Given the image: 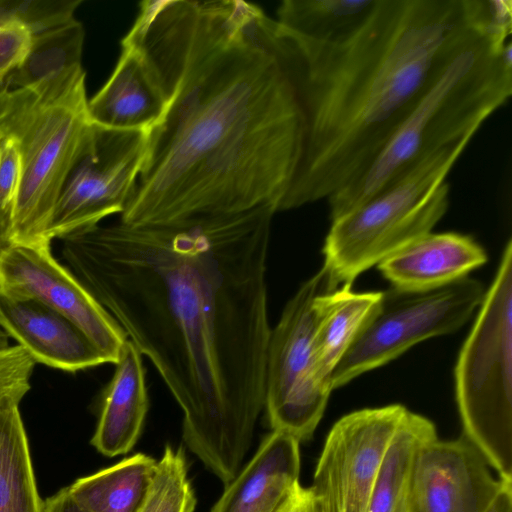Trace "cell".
Masks as SVG:
<instances>
[{
    "label": "cell",
    "mask_w": 512,
    "mask_h": 512,
    "mask_svg": "<svg viewBox=\"0 0 512 512\" xmlns=\"http://www.w3.org/2000/svg\"><path fill=\"white\" fill-rule=\"evenodd\" d=\"M67 10L66 0H0V88L13 83L33 53L38 35Z\"/></svg>",
    "instance_id": "obj_23"
},
{
    "label": "cell",
    "mask_w": 512,
    "mask_h": 512,
    "mask_svg": "<svg viewBox=\"0 0 512 512\" xmlns=\"http://www.w3.org/2000/svg\"><path fill=\"white\" fill-rule=\"evenodd\" d=\"M149 131L94 124L92 136L57 199L49 226L51 241L124 212L146 158Z\"/></svg>",
    "instance_id": "obj_10"
},
{
    "label": "cell",
    "mask_w": 512,
    "mask_h": 512,
    "mask_svg": "<svg viewBox=\"0 0 512 512\" xmlns=\"http://www.w3.org/2000/svg\"><path fill=\"white\" fill-rule=\"evenodd\" d=\"M508 37L476 16L446 44L402 121L370 164L326 200L331 221L367 201L436 151L471 140L512 94Z\"/></svg>",
    "instance_id": "obj_4"
},
{
    "label": "cell",
    "mask_w": 512,
    "mask_h": 512,
    "mask_svg": "<svg viewBox=\"0 0 512 512\" xmlns=\"http://www.w3.org/2000/svg\"><path fill=\"white\" fill-rule=\"evenodd\" d=\"M469 140L422 159L375 195L332 221L323 268L332 285H352L362 272L431 232L449 205L446 178Z\"/></svg>",
    "instance_id": "obj_6"
},
{
    "label": "cell",
    "mask_w": 512,
    "mask_h": 512,
    "mask_svg": "<svg viewBox=\"0 0 512 512\" xmlns=\"http://www.w3.org/2000/svg\"><path fill=\"white\" fill-rule=\"evenodd\" d=\"M21 169L16 141L0 131V220L8 227L19 191Z\"/></svg>",
    "instance_id": "obj_26"
},
{
    "label": "cell",
    "mask_w": 512,
    "mask_h": 512,
    "mask_svg": "<svg viewBox=\"0 0 512 512\" xmlns=\"http://www.w3.org/2000/svg\"><path fill=\"white\" fill-rule=\"evenodd\" d=\"M486 261L484 249L470 236L430 232L377 266L393 287L424 291L464 278Z\"/></svg>",
    "instance_id": "obj_16"
},
{
    "label": "cell",
    "mask_w": 512,
    "mask_h": 512,
    "mask_svg": "<svg viewBox=\"0 0 512 512\" xmlns=\"http://www.w3.org/2000/svg\"><path fill=\"white\" fill-rule=\"evenodd\" d=\"M81 62L26 84L0 88V131L17 143L21 181L8 242L51 243L49 226L62 187L94 129Z\"/></svg>",
    "instance_id": "obj_5"
},
{
    "label": "cell",
    "mask_w": 512,
    "mask_h": 512,
    "mask_svg": "<svg viewBox=\"0 0 512 512\" xmlns=\"http://www.w3.org/2000/svg\"><path fill=\"white\" fill-rule=\"evenodd\" d=\"M346 284L321 292L314 299L315 372L319 383L332 391L334 369L376 311L382 292H354Z\"/></svg>",
    "instance_id": "obj_19"
},
{
    "label": "cell",
    "mask_w": 512,
    "mask_h": 512,
    "mask_svg": "<svg viewBox=\"0 0 512 512\" xmlns=\"http://www.w3.org/2000/svg\"><path fill=\"white\" fill-rule=\"evenodd\" d=\"M0 327L36 363L69 372L107 363L73 322L36 300L0 292Z\"/></svg>",
    "instance_id": "obj_15"
},
{
    "label": "cell",
    "mask_w": 512,
    "mask_h": 512,
    "mask_svg": "<svg viewBox=\"0 0 512 512\" xmlns=\"http://www.w3.org/2000/svg\"><path fill=\"white\" fill-rule=\"evenodd\" d=\"M300 442L278 431L262 441L211 512H276L299 482Z\"/></svg>",
    "instance_id": "obj_17"
},
{
    "label": "cell",
    "mask_w": 512,
    "mask_h": 512,
    "mask_svg": "<svg viewBox=\"0 0 512 512\" xmlns=\"http://www.w3.org/2000/svg\"><path fill=\"white\" fill-rule=\"evenodd\" d=\"M407 412L401 404L366 408L333 425L310 487L326 512H364L387 448Z\"/></svg>",
    "instance_id": "obj_11"
},
{
    "label": "cell",
    "mask_w": 512,
    "mask_h": 512,
    "mask_svg": "<svg viewBox=\"0 0 512 512\" xmlns=\"http://www.w3.org/2000/svg\"><path fill=\"white\" fill-rule=\"evenodd\" d=\"M276 512H326L312 489L297 482Z\"/></svg>",
    "instance_id": "obj_27"
},
{
    "label": "cell",
    "mask_w": 512,
    "mask_h": 512,
    "mask_svg": "<svg viewBox=\"0 0 512 512\" xmlns=\"http://www.w3.org/2000/svg\"><path fill=\"white\" fill-rule=\"evenodd\" d=\"M492 470L464 436L435 438L416 461L412 512H487L507 483Z\"/></svg>",
    "instance_id": "obj_13"
},
{
    "label": "cell",
    "mask_w": 512,
    "mask_h": 512,
    "mask_svg": "<svg viewBox=\"0 0 512 512\" xmlns=\"http://www.w3.org/2000/svg\"><path fill=\"white\" fill-rule=\"evenodd\" d=\"M483 284L468 276L445 286L382 291L378 307L331 377L332 389L394 360L415 344L453 333L480 307Z\"/></svg>",
    "instance_id": "obj_8"
},
{
    "label": "cell",
    "mask_w": 512,
    "mask_h": 512,
    "mask_svg": "<svg viewBox=\"0 0 512 512\" xmlns=\"http://www.w3.org/2000/svg\"><path fill=\"white\" fill-rule=\"evenodd\" d=\"M435 438L434 423L408 410L387 448L364 512H412L416 461Z\"/></svg>",
    "instance_id": "obj_20"
},
{
    "label": "cell",
    "mask_w": 512,
    "mask_h": 512,
    "mask_svg": "<svg viewBox=\"0 0 512 512\" xmlns=\"http://www.w3.org/2000/svg\"><path fill=\"white\" fill-rule=\"evenodd\" d=\"M0 292L36 300L73 322L107 363L115 364L128 340L122 327L53 256L51 243L0 246Z\"/></svg>",
    "instance_id": "obj_12"
},
{
    "label": "cell",
    "mask_w": 512,
    "mask_h": 512,
    "mask_svg": "<svg viewBox=\"0 0 512 512\" xmlns=\"http://www.w3.org/2000/svg\"><path fill=\"white\" fill-rule=\"evenodd\" d=\"M167 95L143 49L126 35L116 66L88 100L93 124L120 130L151 129L164 116Z\"/></svg>",
    "instance_id": "obj_14"
},
{
    "label": "cell",
    "mask_w": 512,
    "mask_h": 512,
    "mask_svg": "<svg viewBox=\"0 0 512 512\" xmlns=\"http://www.w3.org/2000/svg\"><path fill=\"white\" fill-rule=\"evenodd\" d=\"M157 461L137 453L92 475L69 490L89 512H136L150 487Z\"/></svg>",
    "instance_id": "obj_21"
},
{
    "label": "cell",
    "mask_w": 512,
    "mask_h": 512,
    "mask_svg": "<svg viewBox=\"0 0 512 512\" xmlns=\"http://www.w3.org/2000/svg\"><path fill=\"white\" fill-rule=\"evenodd\" d=\"M269 205L61 240L66 267L147 356L183 411L188 449L224 485L264 408Z\"/></svg>",
    "instance_id": "obj_1"
},
{
    "label": "cell",
    "mask_w": 512,
    "mask_h": 512,
    "mask_svg": "<svg viewBox=\"0 0 512 512\" xmlns=\"http://www.w3.org/2000/svg\"><path fill=\"white\" fill-rule=\"evenodd\" d=\"M19 403L0 402V512H42Z\"/></svg>",
    "instance_id": "obj_22"
},
{
    "label": "cell",
    "mask_w": 512,
    "mask_h": 512,
    "mask_svg": "<svg viewBox=\"0 0 512 512\" xmlns=\"http://www.w3.org/2000/svg\"><path fill=\"white\" fill-rule=\"evenodd\" d=\"M455 367L463 434L512 482V242L503 251Z\"/></svg>",
    "instance_id": "obj_7"
},
{
    "label": "cell",
    "mask_w": 512,
    "mask_h": 512,
    "mask_svg": "<svg viewBox=\"0 0 512 512\" xmlns=\"http://www.w3.org/2000/svg\"><path fill=\"white\" fill-rule=\"evenodd\" d=\"M195 506L184 450L167 446L136 512H194Z\"/></svg>",
    "instance_id": "obj_25"
},
{
    "label": "cell",
    "mask_w": 512,
    "mask_h": 512,
    "mask_svg": "<svg viewBox=\"0 0 512 512\" xmlns=\"http://www.w3.org/2000/svg\"><path fill=\"white\" fill-rule=\"evenodd\" d=\"M9 338L10 336L0 327V350L10 346Z\"/></svg>",
    "instance_id": "obj_31"
},
{
    "label": "cell",
    "mask_w": 512,
    "mask_h": 512,
    "mask_svg": "<svg viewBox=\"0 0 512 512\" xmlns=\"http://www.w3.org/2000/svg\"><path fill=\"white\" fill-rule=\"evenodd\" d=\"M126 36L153 64L168 105L120 221L279 212L305 117L275 20L240 0H145Z\"/></svg>",
    "instance_id": "obj_2"
},
{
    "label": "cell",
    "mask_w": 512,
    "mask_h": 512,
    "mask_svg": "<svg viewBox=\"0 0 512 512\" xmlns=\"http://www.w3.org/2000/svg\"><path fill=\"white\" fill-rule=\"evenodd\" d=\"M335 289L322 267L288 301L268 338L264 408L273 431L299 442L312 437L331 393L319 383L315 372L314 299Z\"/></svg>",
    "instance_id": "obj_9"
},
{
    "label": "cell",
    "mask_w": 512,
    "mask_h": 512,
    "mask_svg": "<svg viewBox=\"0 0 512 512\" xmlns=\"http://www.w3.org/2000/svg\"><path fill=\"white\" fill-rule=\"evenodd\" d=\"M8 242V226L0 220V246Z\"/></svg>",
    "instance_id": "obj_30"
},
{
    "label": "cell",
    "mask_w": 512,
    "mask_h": 512,
    "mask_svg": "<svg viewBox=\"0 0 512 512\" xmlns=\"http://www.w3.org/2000/svg\"><path fill=\"white\" fill-rule=\"evenodd\" d=\"M115 365L91 439V444L108 457L131 451L140 437L149 407L142 354L129 339Z\"/></svg>",
    "instance_id": "obj_18"
},
{
    "label": "cell",
    "mask_w": 512,
    "mask_h": 512,
    "mask_svg": "<svg viewBox=\"0 0 512 512\" xmlns=\"http://www.w3.org/2000/svg\"><path fill=\"white\" fill-rule=\"evenodd\" d=\"M42 512H89L71 494L69 487L61 489L43 501Z\"/></svg>",
    "instance_id": "obj_28"
},
{
    "label": "cell",
    "mask_w": 512,
    "mask_h": 512,
    "mask_svg": "<svg viewBox=\"0 0 512 512\" xmlns=\"http://www.w3.org/2000/svg\"><path fill=\"white\" fill-rule=\"evenodd\" d=\"M468 0H377L334 43L276 23L305 117L299 167L279 211L327 199L357 177L402 121L446 44L469 21Z\"/></svg>",
    "instance_id": "obj_3"
},
{
    "label": "cell",
    "mask_w": 512,
    "mask_h": 512,
    "mask_svg": "<svg viewBox=\"0 0 512 512\" xmlns=\"http://www.w3.org/2000/svg\"><path fill=\"white\" fill-rule=\"evenodd\" d=\"M377 0H283L279 27L299 37L334 43L350 37L367 20Z\"/></svg>",
    "instance_id": "obj_24"
},
{
    "label": "cell",
    "mask_w": 512,
    "mask_h": 512,
    "mask_svg": "<svg viewBox=\"0 0 512 512\" xmlns=\"http://www.w3.org/2000/svg\"><path fill=\"white\" fill-rule=\"evenodd\" d=\"M487 512H512V483L504 484Z\"/></svg>",
    "instance_id": "obj_29"
},
{
    "label": "cell",
    "mask_w": 512,
    "mask_h": 512,
    "mask_svg": "<svg viewBox=\"0 0 512 512\" xmlns=\"http://www.w3.org/2000/svg\"><path fill=\"white\" fill-rule=\"evenodd\" d=\"M4 399V393H3V390L0 386V402Z\"/></svg>",
    "instance_id": "obj_32"
}]
</instances>
